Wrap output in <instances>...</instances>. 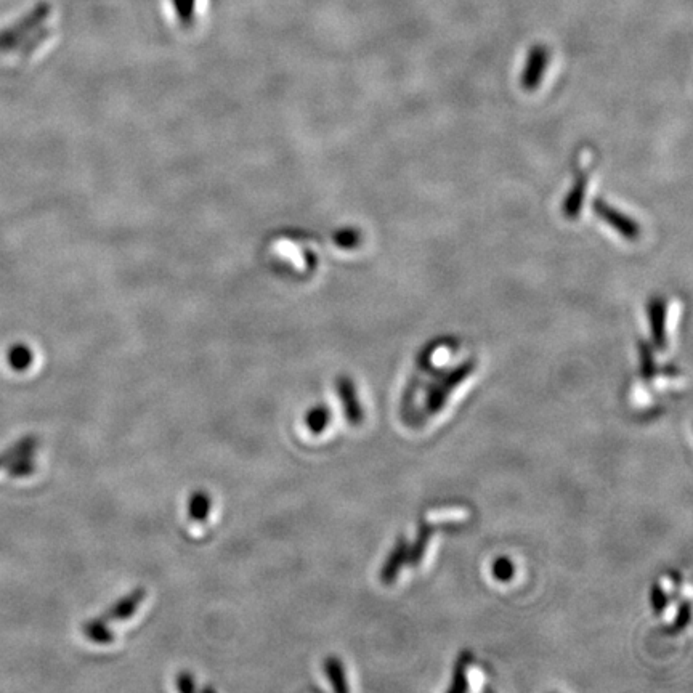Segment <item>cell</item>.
Returning a JSON list of instances; mask_svg holds the SVG:
<instances>
[{
    "mask_svg": "<svg viewBox=\"0 0 693 693\" xmlns=\"http://www.w3.org/2000/svg\"><path fill=\"white\" fill-rule=\"evenodd\" d=\"M594 211H596L600 219L605 220L610 227L615 228L621 236H625L626 240H637L639 235H641V228L634 220L616 211L612 206H608L604 201L597 199L596 203H594Z\"/></svg>",
    "mask_w": 693,
    "mask_h": 693,
    "instance_id": "7a4b0ae2",
    "label": "cell"
},
{
    "mask_svg": "<svg viewBox=\"0 0 693 693\" xmlns=\"http://www.w3.org/2000/svg\"><path fill=\"white\" fill-rule=\"evenodd\" d=\"M586 185H588V177L580 175V179H576L575 187L570 191V195L565 199L564 214L568 219H573L580 214L581 206H583L584 196H586Z\"/></svg>",
    "mask_w": 693,
    "mask_h": 693,
    "instance_id": "ba28073f",
    "label": "cell"
},
{
    "mask_svg": "<svg viewBox=\"0 0 693 693\" xmlns=\"http://www.w3.org/2000/svg\"><path fill=\"white\" fill-rule=\"evenodd\" d=\"M196 4H198V0H172L175 15L183 26H190L195 23Z\"/></svg>",
    "mask_w": 693,
    "mask_h": 693,
    "instance_id": "8fae6325",
    "label": "cell"
},
{
    "mask_svg": "<svg viewBox=\"0 0 693 693\" xmlns=\"http://www.w3.org/2000/svg\"><path fill=\"white\" fill-rule=\"evenodd\" d=\"M10 358H12V365L17 369H25L31 363V353L28 349H15Z\"/></svg>",
    "mask_w": 693,
    "mask_h": 693,
    "instance_id": "5bb4252c",
    "label": "cell"
},
{
    "mask_svg": "<svg viewBox=\"0 0 693 693\" xmlns=\"http://www.w3.org/2000/svg\"><path fill=\"white\" fill-rule=\"evenodd\" d=\"M175 687H177L180 692H193V690L196 689L195 676L188 673V671L177 674V677H175Z\"/></svg>",
    "mask_w": 693,
    "mask_h": 693,
    "instance_id": "4fadbf2b",
    "label": "cell"
},
{
    "mask_svg": "<svg viewBox=\"0 0 693 693\" xmlns=\"http://www.w3.org/2000/svg\"><path fill=\"white\" fill-rule=\"evenodd\" d=\"M323 668H325L328 681L331 682L336 692H349V682H347V676H345L344 665H342V661L339 658H326Z\"/></svg>",
    "mask_w": 693,
    "mask_h": 693,
    "instance_id": "9c48e42d",
    "label": "cell"
},
{
    "mask_svg": "<svg viewBox=\"0 0 693 693\" xmlns=\"http://www.w3.org/2000/svg\"><path fill=\"white\" fill-rule=\"evenodd\" d=\"M145 597L146 589L142 588V586L132 589L129 594L116 600L105 613L100 615V618H102L105 623H108V625H110V623H119V621L129 620V618L135 615L138 607L143 604Z\"/></svg>",
    "mask_w": 693,
    "mask_h": 693,
    "instance_id": "6da1fadb",
    "label": "cell"
},
{
    "mask_svg": "<svg viewBox=\"0 0 693 693\" xmlns=\"http://www.w3.org/2000/svg\"><path fill=\"white\" fill-rule=\"evenodd\" d=\"M512 565L507 562V560H498L495 565V575L498 576V580H509V576L512 575Z\"/></svg>",
    "mask_w": 693,
    "mask_h": 693,
    "instance_id": "9a60e30c",
    "label": "cell"
},
{
    "mask_svg": "<svg viewBox=\"0 0 693 693\" xmlns=\"http://www.w3.org/2000/svg\"><path fill=\"white\" fill-rule=\"evenodd\" d=\"M336 385L337 394H339L342 406H344L345 418L352 426H358L363 421V406L358 400L355 384L350 377L341 376L337 379Z\"/></svg>",
    "mask_w": 693,
    "mask_h": 693,
    "instance_id": "3957f363",
    "label": "cell"
},
{
    "mask_svg": "<svg viewBox=\"0 0 693 693\" xmlns=\"http://www.w3.org/2000/svg\"><path fill=\"white\" fill-rule=\"evenodd\" d=\"M546 66H548V50L544 47H535L531 50L527 68L523 71L522 86L527 90H535L541 84Z\"/></svg>",
    "mask_w": 693,
    "mask_h": 693,
    "instance_id": "277c9868",
    "label": "cell"
},
{
    "mask_svg": "<svg viewBox=\"0 0 693 693\" xmlns=\"http://www.w3.org/2000/svg\"><path fill=\"white\" fill-rule=\"evenodd\" d=\"M82 633L89 639V641L94 642L98 645H108L114 641V633L110 629V625L105 623V621L97 616L94 620H89L82 625Z\"/></svg>",
    "mask_w": 693,
    "mask_h": 693,
    "instance_id": "52a82bcc",
    "label": "cell"
},
{
    "mask_svg": "<svg viewBox=\"0 0 693 693\" xmlns=\"http://www.w3.org/2000/svg\"><path fill=\"white\" fill-rule=\"evenodd\" d=\"M403 559V549L397 548L394 549V552L390 554L389 560L385 562L384 568H382V581L384 583H392L394 581L395 575H397L398 568H400V562H402Z\"/></svg>",
    "mask_w": 693,
    "mask_h": 693,
    "instance_id": "7c38bea8",
    "label": "cell"
},
{
    "mask_svg": "<svg viewBox=\"0 0 693 693\" xmlns=\"http://www.w3.org/2000/svg\"><path fill=\"white\" fill-rule=\"evenodd\" d=\"M305 427H307L312 434H321L325 432L326 427L329 426L331 422V411H329L328 406L317 405L310 408L305 414L304 418Z\"/></svg>",
    "mask_w": 693,
    "mask_h": 693,
    "instance_id": "30bf717a",
    "label": "cell"
},
{
    "mask_svg": "<svg viewBox=\"0 0 693 693\" xmlns=\"http://www.w3.org/2000/svg\"><path fill=\"white\" fill-rule=\"evenodd\" d=\"M650 326H652L653 341L658 349H665L666 344V305L663 299H652L649 305Z\"/></svg>",
    "mask_w": 693,
    "mask_h": 693,
    "instance_id": "5b68a950",
    "label": "cell"
},
{
    "mask_svg": "<svg viewBox=\"0 0 693 693\" xmlns=\"http://www.w3.org/2000/svg\"><path fill=\"white\" fill-rule=\"evenodd\" d=\"M212 509V498L207 491L198 490L195 493H191L190 498H188L187 512L188 517L193 522H206L209 519V514H211Z\"/></svg>",
    "mask_w": 693,
    "mask_h": 693,
    "instance_id": "8992f818",
    "label": "cell"
}]
</instances>
